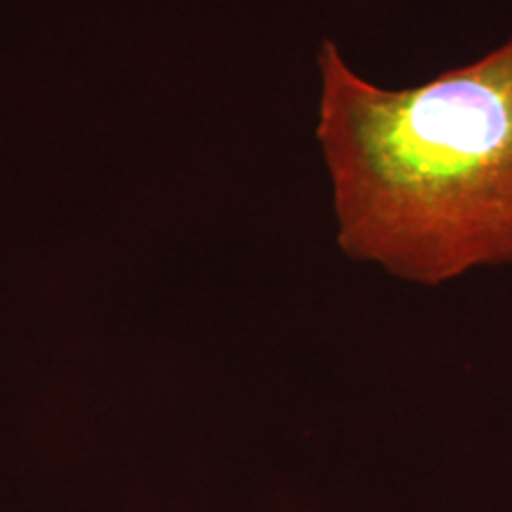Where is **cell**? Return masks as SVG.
<instances>
[{"instance_id":"cell-1","label":"cell","mask_w":512,"mask_h":512,"mask_svg":"<svg viewBox=\"0 0 512 512\" xmlns=\"http://www.w3.org/2000/svg\"><path fill=\"white\" fill-rule=\"evenodd\" d=\"M318 72L316 138L349 259L427 287L512 264V36L399 91L330 38Z\"/></svg>"}]
</instances>
